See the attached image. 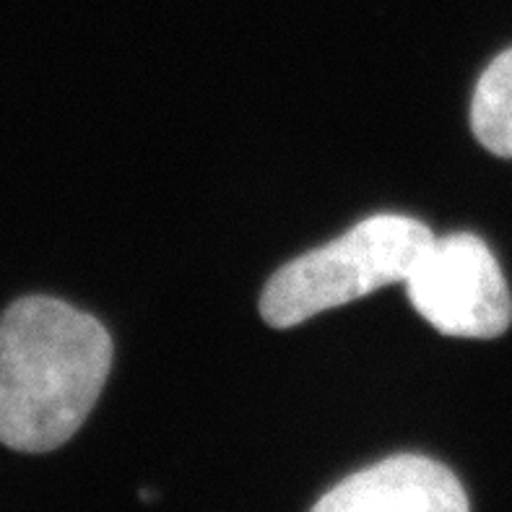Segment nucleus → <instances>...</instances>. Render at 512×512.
<instances>
[{
  "mask_svg": "<svg viewBox=\"0 0 512 512\" xmlns=\"http://www.w3.org/2000/svg\"><path fill=\"white\" fill-rule=\"evenodd\" d=\"M112 367V338L89 312L16 299L0 318V442L50 453L76 435Z\"/></svg>",
  "mask_w": 512,
  "mask_h": 512,
  "instance_id": "nucleus-1",
  "label": "nucleus"
},
{
  "mask_svg": "<svg viewBox=\"0 0 512 512\" xmlns=\"http://www.w3.org/2000/svg\"><path fill=\"white\" fill-rule=\"evenodd\" d=\"M432 237V229L411 216H370L344 237L273 273L260 297V315L271 328H294L320 312L406 281Z\"/></svg>",
  "mask_w": 512,
  "mask_h": 512,
  "instance_id": "nucleus-2",
  "label": "nucleus"
},
{
  "mask_svg": "<svg viewBox=\"0 0 512 512\" xmlns=\"http://www.w3.org/2000/svg\"><path fill=\"white\" fill-rule=\"evenodd\" d=\"M403 284L414 310L445 336L497 338L512 323L510 286L476 234L432 237Z\"/></svg>",
  "mask_w": 512,
  "mask_h": 512,
  "instance_id": "nucleus-3",
  "label": "nucleus"
},
{
  "mask_svg": "<svg viewBox=\"0 0 512 512\" xmlns=\"http://www.w3.org/2000/svg\"><path fill=\"white\" fill-rule=\"evenodd\" d=\"M310 512H471V505L448 466L406 453L346 476Z\"/></svg>",
  "mask_w": 512,
  "mask_h": 512,
  "instance_id": "nucleus-4",
  "label": "nucleus"
},
{
  "mask_svg": "<svg viewBox=\"0 0 512 512\" xmlns=\"http://www.w3.org/2000/svg\"><path fill=\"white\" fill-rule=\"evenodd\" d=\"M471 128L484 149L512 159V47L481 73L471 102Z\"/></svg>",
  "mask_w": 512,
  "mask_h": 512,
  "instance_id": "nucleus-5",
  "label": "nucleus"
}]
</instances>
